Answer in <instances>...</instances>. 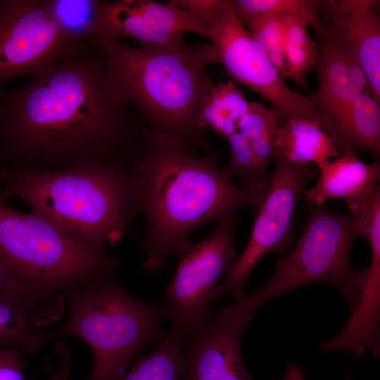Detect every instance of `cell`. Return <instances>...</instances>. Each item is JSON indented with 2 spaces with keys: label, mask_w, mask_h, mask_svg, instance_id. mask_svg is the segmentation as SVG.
<instances>
[{
  "label": "cell",
  "mask_w": 380,
  "mask_h": 380,
  "mask_svg": "<svg viewBox=\"0 0 380 380\" xmlns=\"http://www.w3.org/2000/svg\"><path fill=\"white\" fill-rule=\"evenodd\" d=\"M215 63L221 64L236 82L267 100L279 115V125L292 120L322 123L309 98L291 89L271 63L246 26L238 19L232 1H227L208 37Z\"/></svg>",
  "instance_id": "obj_10"
},
{
  "label": "cell",
  "mask_w": 380,
  "mask_h": 380,
  "mask_svg": "<svg viewBox=\"0 0 380 380\" xmlns=\"http://www.w3.org/2000/svg\"><path fill=\"white\" fill-rule=\"evenodd\" d=\"M281 380H305V379L301 368L296 363L291 362L286 367ZM346 380H349L348 376H347Z\"/></svg>",
  "instance_id": "obj_34"
},
{
  "label": "cell",
  "mask_w": 380,
  "mask_h": 380,
  "mask_svg": "<svg viewBox=\"0 0 380 380\" xmlns=\"http://www.w3.org/2000/svg\"><path fill=\"white\" fill-rule=\"evenodd\" d=\"M6 202L0 185V265L46 324L63 317L65 292L117 276L120 262L105 248Z\"/></svg>",
  "instance_id": "obj_5"
},
{
  "label": "cell",
  "mask_w": 380,
  "mask_h": 380,
  "mask_svg": "<svg viewBox=\"0 0 380 380\" xmlns=\"http://www.w3.org/2000/svg\"><path fill=\"white\" fill-rule=\"evenodd\" d=\"M284 52L286 60L284 78L293 80L299 87L307 88L306 75L310 70L315 69L317 49H304L285 44Z\"/></svg>",
  "instance_id": "obj_27"
},
{
  "label": "cell",
  "mask_w": 380,
  "mask_h": 380,
  "mask_svg": "<svg viewBox=\"0 0 380 380\" xmlns=\"http://www.w3.org/2000/svg\"><path fill=\"white\" fill-rule=\"evenodd\" d=\"M322 123L292 120L279 125L274 159L293 165L312 164L320 170L331 158L341 156Z\"/></svg>",
  "instance_id": "obj_17"
},
{
  "label": "cell",
  "mask_w": 380,
  "mask_h": 380,
  "mask_svg": "<svg viewBox=\"0 0 380 380\" xmlns=\"http://www.w3.org/2000/svg\"><path fill=\"white\" fill-rule=\"evenodd\" d=\"M61 31L69 38L84 41L93 38L101 0H46Z\"/></svg>",
  "instance_id": "obj_25"
},
{
  "label": "cell",
  "mask_w": 380,
  "mask_h": 380,
  "mask_svg": "<svg viewBox=\"0 0 380 380\" xmlns=\"http://www.w3.org/2000/svg\"><path fill=\"white\" fill-rule=\"evenodd\" d=\"M269 186L258 204L251 235L243 253L219 282L212 301L230 296L235 301L246 295L248 278L261 259L271 253H281L293 241L296 208L308 183L319 175L312 164L293 165L274 159Z\"/></svg>",
  "instance_id": "obj_9"
},
{
  "label": "cell",
  "mask_w": 380,
  "mask_h": 380,
  "mask_svg": "<svg viewBox=\"0 0 380 380\" xmlns=\"http://www.w3.org/2000/svg\"><path fill=\"white\" fill-rule=\"evenodd\" d=\"M195 153L168 136L145 130L132 172L134 213H142L146 222L141 241L146 272L161 270L167 257L186 246L201 225L257 206L266 192L233 183L218 168V154Z\"/></svg>",
  "instance_id": "obj_2"
},
{
  "label": "cell",
  "mask_w": 380,
  "mask_h": 380,
  "mask_svg": "<svg viewBox=\"0 0 380 380\" xmlns=\"http://www.w3.org/2000/svg\"><path fill=\"white\" fill-rule=\"evenodd\" d=\"M186 32L208 37L209 30L192 14L152 0L101 1L93 39L116 42L132 37L141 46L167 44Z\"/></svg>",
  "instance_id": "obj_13"
},
{
  "label": "cell",
  "mask_w": 380,
  "mask_h": 380,
  "mask_svg": "<svg viewBox=\"0 0 380 380\" xmlns=\"http://www.w3.org/2000/svg\"><path fill=\"white\" fill-rule=\"evenodd\" d=\"M22 351L0 346V380H27L25 368L27 362Z\"/></svg>",
  "instance_id": "obj_30"
},
{
  "label": "cell",
  "mask_w": 380,
  "mask_h": 380,
  "mask_svg": "<svg viewBox=\"0 0 380 380\" xmlns=\"http://www.w3.org/2000/svg\"><path fill=\"white\" fill-rule=\"evenodd\" d=\"M234 11L243 23L260 15H289L303 20L317 36L327 32V27L319 15L323 1L320 0H234Z\"/></svg>",
  "instance_id": "obj_22"
},
{
  "label": "cell",
  "mask_w": 380,
  "mask_h": 380,
  "mask_svg": "<svg viewBox=\"0 0 380 380\" xmlns=\"http://www.w3.org/2000/svg\"><path fill=\"white\" fill-rule=\"evenodd\" d=\"M68 318L49 331L50 341L76 336L91 348L94 368L88 380H119L130 360L148 343H159L167 320L164 303L132 296L116 277L63 293Z\"/></svg>",
  "instance_id": "obj_6"
},
{
  "label": "cell",
  "mask_w": 380,
  "mask_h": 380,
  "mask_svg": "<svg viewBox=\"0 0 380 380\" xmlns=\"http://www.w3.org/2000/svg\"><path fill=\"white\" fill-rule=\"evenodd\" d=\"M0 296L9 298L25 307L30 313L35 325L39 327L43 318L35 305L19 289L0 265Z\"/></svg>",
  "instance_id": "obj_31"
},
{
  "label": "cell",
  "mask_w": 380,
  "mask_h": 380,
  "mask_svg": "<svg viewBox=\"0 0 380 380\" xmlns=\"http://www.w3.org/2000/svg\"><path fill=\"white\" fill-rule=\"evenodd\" d=\"M54 352L59 357V363L54 366L49 359H45L44 368L48 374V380H70L72 368L71 350L63 341H57Z\"/></svg>",
  "instance_id": "obj_32"
},
{
  "label": "cell",
  "mask_w": 380,
  "mask_h": 380,
  "mask_svg": "<svg viewBox=\"0 0 380 380\" xmlns=\"http://www.w3.org/2000/svg\"><path fill=\"white\" fill-rule=\"evenodd\" d=\"M379 178V162L366 163L355 153H346L319 170L316 184L305 189L302 198L308 206H325L331 198H342L354 214L369 201Z\"/></svg>",
  "instance_id": "obj_16"
},
{
  "label": "cell",
  "mask_w": 380,
  "mask_h": 380,
  "mask_svg": "<svg viewBox=\"0 0 380 380\" xmlns=\"http://www.w3.org/2000/svg\"><path fill=\"white\" fill-rule=\"evenodd\" d=\"M269 60L277 69L279 75L284 79L286 72V60L282 47H278L267 53Z\"/></svg>",
  "instance_id": "obj_33"
},
{
  "label": "cell",
  "mask_w": 380,
  "mask_h": 380,
  "mask_svg": "<svg viewBox=\"0 0 380 380\" xmlns=\"http://www.w3.org/2000/svg\"><path fill=\"white\" fill-rule=\"evenodd\" d=\"M186 336L170 327L156 349L139 356L119 380H180L181 357Z\"/></svg>",
  "instance_id": "obj_21"
},
{
  "label": "cell",
  "mask_w": 380,
  "mask_h": 380,
  "mask_svg": "<svg viewBox=\"0 0 380 380\" xmlns=\"http://www.w3.org/2000/svg\"><path fill=\"white\" fill-rule=\"evenodd\" d=\"M213 232L181 248L175 274L164 291L171 327L188 335L203 324L210 312L213 291L232 267L239 218L234 213L218 220Z\"/></svg>",
  "instance_id": "obj_8"
},
{
  "label": "cell",
  "mask_w": 380,
  "mask_h": 380,
  "mask_svg": "<svg viewBox=\"0 0 380 380\" xmlns=\"http://www.w3.org/2000/svg\"><path fill=\"white\" fill-rule=\"evenodd\" d=\"M243 91L229 80L215 84L205 99L199 125L210 128L226 138L238 131L237 123L248 108Z\"/></svg>",
  "instance_id": "obj_19"
},
{
  "label": "cell",
  "mask_w": 380,
  "mask_h": 380,
  "mask_svg": "<svg viewBox=\"0 0 380 380\" xmlns=\"http://www.w3.org/2000/svg\"><path fill=\"white\" fill-rule=\"evenodd\" d=\"M302 234L289 253L279 258L272 277L242 300L254 314L268 300L311 283L336 287L348 302L350 314L355 309L364 284L367 267L354 270L350 253L359 236L353 215L309 206Z\"/></svg>",
  "instance_id": "obj_7"
},
{
  "label": "cell",
  "mask_w": 380,
  "mask_h": 380,
  "mask_svg": "<svg viewBox=\"0 0 380 380\" xmlns=\"http://www.w3.org/2000/svg\"><path fill=\"white\" fill-rule=\"evenodd\" d=\"M132 167L95 163L59 170L0 169L6 201L18 198L32 213L75 237L105 248L136 216Z\"/></svg>",
  "instance_id": "obj_4"
},
{
  "label": "cell",
  "mask_w": 380,
  "mask_h": 380,
  "mask_svg": "<svg viewBox=\"0 0 380 380\" xmlns=\"http://www.w3.org/2000/svg\"><path fill=\"white\" fill-rule=\"evenodd\" d=\"M317 57L315 69L318 87L308 97L324 127L336 143L345 117L355 97L348 82L350 53L344 49L327 29L317 36Z\"/></svg>",
  "instance_id": "obj_15"
},
{
  "label": "cell",
  "mask_w": 380,
  "mask_h": 380,
  "mask_svg": "<svg viewBox=\"0 0 380 380\" xmlns=\"http://www.w3.org/2000/svg\"><path fill=\"white\" fill-rule=\"evenodd\" d=\"M379 104L369 93H362L353 98L335 143L341 156L355 153L360 148L379 158Z\"/></svg>",
  "instance_id": "obj_18"
},
{
  "label": "cell",
  "mask_w": 380,
  "mask_h": 380,
  "mask_svg": "<svg viewBox=\"0 0 380 380\" xmlns=\"http://www.w3.org/2000/svg\"><path fill=\"white\" fill-rule=\"evenodd\" d=\"M227 139L231 152L227 164L221 169L222 173L229 179L238 178L239 184L247 190L265 192L272 172L261 169L247 137L238 130Z\"/></svg>",
  "instance_id": "obj_24"
},
{
  "label": "cell",
  "mask_w": 380,
  "mask_h": 380,
  "mask_svg": "<svg viewBox=\"0 0 380 380\" xmlns=\"http://www.w3.org/2000/svg\"><path fill=\"white\" fill-rule=\"evenodd\" d=\"M282 27L283 47L289 44L298 47L317 50V42L308 32V24L302 19L293 16L279 15Z\"/></svg>",
  "instance_id": "obj_29"
},
{
  "label": "cell",
  "mask_w": 380,
  "mask_h": 380,
  "mask_svg": "<svg viewBox=\"0 0 380 380\" xmlns=\"http://www.w3.org/2000/svg\"><path fill=\"white\" fill-rule=\"evenodd\" d=\"M279 125V115L272 108L249 102L248 108L237 123L238 130L248 139L260 167L265 172L274 156Z\"/></svg>",
  "instance_id": "obj_23"
},
{
  "label": "cell",
  "mask_w": 380,
  "mask_h": 380,
  "mask_svg": "<svg viewBox=\"0 0 380 380\" xmlns=\"http://www.w3.org/2000/svg\"><path fill=\"white\" fill-rule=\"evenodd\" d=\"M258 44L265 51L283 47L282 27L279 15L265 14L251 18L243 23Z\"/></svg>",
  "instance_id": "obj_26"
},
{
  "label": "cell",
  "mask_w": 380,
  "mask_h": 380,
  "mask_svg": "<svg viewBox=\"0 0 380 380\" xmlns=\"http://www.w3.org/2000/svg\"><path fill=\"white\" fill-rule=\"evenodd\" d=\"M49 341V331L34 324L25 307L0 296V346L35 355Z\"/></svg>",
  "instance_id": "obj_20"
},
{
  "label": "cell",
  "mask_w": 380,
  "mask_h": 380,
  "mask_svg": "<svg viewBox=\"0 0 380 380\" xmlns=\"http://www.w3.org/2000/svg\"><path fill=\"white\" fill-rule=\"evenodd\" d=\"M96 41L113 89L148 129L192 153L210 148L199 125L205 99L216 84L206 69L215 63L210 44H190L183 36L161 46Z\"/></svg>",
  "instance_id": "obj_3"
},
{
  "label": "cell",
  "mask_w": 380,
  "mask_h": 380,
  "mask_svg": "<svg viewBox=\"0 0 380 380\" xmlns=\"http://www.w3.org/2000/svg\"><path fill=\"white\" fill-rule=\"evenodd\" d=\"M251 321L236 302L210 313L186 336L180 380H253L241 353L243 334Z\"/></svg>",
  "instance_id": "obj_12"
},
{
  "label": "cell",
  "mask_w": 380,
  "mask_h": 380,
  "mask_svg": "<svg viewBox=\"0 0 380 380\" xmlns=\"http://www.w3.org/2000/svg\"><path fill=\"white\" fill-rule=\"evenodd\" d=\"M228 0H170L177 6L197 18L210 31Z\"/></svg>",
  "instance_id": "obj_28"
},
{
  "label": "cell",
  "mask_w": 380,
  "mask_h": 380,
  "mask_svg": "<svg viewBox=\"0 0 380 380\" xmlns=\"http://www.w3.org/2000/svg\"><path fill=\"white\" fill-rule=\"evenodd\" d=\"M373 0L323 1L327 29L364 70L372 96L380 103V20Z\"/></svg>",
  "instance_id": "obj_14"
},
{
  "label": "cell",
  "mask_w": 380,
  "mask_h": 380,
  "mask_svg": "<svg viewBox=\"0 0 380 380\" xmlns=\"http://www.w3.org/2000/svg\"><path fill=\"white\" fill-rule=\"evenodd\" d=\"M146 128L113 89L93 38L23 87H0V169L132 167Z\"/></svg>",
  "instance_id": "obj_1"
},
{
  "label": "cell",
  "mask_w": 380,
  "mask_h": 380,
  "mask_svg": "<svg viewBox=\"0 0 380 380\" xmlns=\"http://www.w3.org/2000/svg\"><path fill=\"white\" fill-rule=\"evenodd\" d=\"M89 39L68 37L46 0H0V87L18 77L42 75Z\"/></svg>",
  "instance_id": "obj_11"
}]
</instances>
